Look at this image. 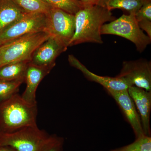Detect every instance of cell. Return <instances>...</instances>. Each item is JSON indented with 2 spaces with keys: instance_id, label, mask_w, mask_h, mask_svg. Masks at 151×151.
<instances>
[{
  "instance_id": "6da1fadb",
  "label": "cell",
  "mask_w": 151,
  "mask_h": 151,
  "mask_svg": "<svg viewBox=\"0 0 151 151\" xmlns=\"http://www.w3.org/2000/svg\"><path fill=\"white\" fill-rule=\"evenodd\" d=\"M74 16L75 30L68 47L86 42L103 44L102 27L116 19L111 11L97 5L85 6Z\"/></svg>"
},
{
  "instance_id": "7a4b0ae2",
  "label": "cell",
  "mask_w": 151,
  "mask_h": 151,
  "mask_svg": "<svg viewBox=\"0 0 151 151\" xmlns=\"http://www.w3.org/2000/svg\"><path fill=\"white\" fill-rule=\"evenodd\" d=\"M37 105L29 104L18 93L0 103V132L10 133L37 126Z\"/></svg>"
},
{
  "instance_id": "3957f363",
  "label": "cell",
  "mask_w": 151,
  "mask_h": 151,
  "mask_svg": "<svg viewBox=\"0 0 151 151\" xmlns=\"http://www.w3.org/2000/svg\"><path fill=\"white\" fill-rule=\"evenodd\" d=\"M50 36L46 32L27 35L0 46V67L22 61L30 62L37 48Z\"/></svg>"
},
{
  "instance_id": "277c9868",
  "label": "cell",
  "mask_w": 151,
  "mask_h": 151,
  "mask_svg": "<svg viewBox=\"0 0 151 151\" xmlns=\"http://www.w3.org/2000/svg\"><path fill=\"white\" fill-rule=\"evenodd\" d=\"M101 35L119 36L133 42L137 50L142 52L151 43V38L144 33L139 26L135 15L123 14L108 23L104 24L101 29Z\"/></svg>"
},
{
  "instance_id": "5b68a950",
  "label": "cell",
  "mask_w": 151,
  "mask_h": 151,
  "mask_svg": "<svg viewBox=\"0 0 151 151\" xmlns=\"http://www.w3.org/2000/svg\"><path fill=\"white\" fill-rule=\"evenodd\" d=\"M49 136L37 126L10 133L0 132V146H9L16 151H37Z\"/></svg>"
},
{
  "instance_id": "8992f818",
  "label": "cell",
  "mask_w": 151,
  "mask_h": 151,
  "mask_svg": "<svg viewBox=\"0 0 151 151\" xmlns=\"http://www.w3.org/2000/svg\"><path fill=\"white\" fill-rule=\"evenodd\" d=\"M47 15L25 13L0 34V46L24 36L46 32Z\"/></svg>"
},
{
  "instance_id": "52a82bcc",
  "label": "cell",
  "mask_w": 151,
  "mask_h": 151,
  "mask_svg": "<svg viewBox=\"0 0 151 151\" xmlns=\"http://www.w3.org/2000/svg\"><path fill=\"white\" fill-rule=\"evenodd\" d=\"M75 30V16L52 7L47 15L46 32L68 47Z\"/></svg>"
},
{
  "instance_id": "ba28073f",
  "label": "cell",
  "mask_w": 151,
  "mask_h": 151,
  "mask_svg": "<svg viewBox=\"0 0 151 151\" xmlns=\"http://www.w3.org/2000/svg\"><path fill=\"white\" fill-rule=\"evenodd\" d=\"M117 76L123 78L129 86H137L151 91L150 61L143 58L124 61Z\"/></svg>"
},
{
  "instance_id": "9c48e42d",
  "label": "cell",
  "mask_w": 151,
  "mask_h": 151,
  "mask_svg": "<svg viewBox=\"0 0 151 151\" xmlns=\"http://www.w3.org/2000/svg\"><path fill=\"white\" fill-rule=\"evenodd\" d=\"M67 48L59 40L50 36L37 48L29 63L37 66L52 69L55 66L56 58Z\"/></svg>"
},
{
  "instance_id": "30bf717a",
  "label": "cell",
  "mask_w": 151,
  "mask_h": 151,
  "mask_svg": "<svg viewBox=\"0 0 151 151\" xmlns=\"http://www.w3.org/2000/svg\"><path fill=\"white\" fill-rule=\"evenodd\" d=\"M107 92L116 101L126 121L132 127L136 138L145 135L139 115L128 90Z\"/></svg>"
},
{
  "instance_id": "8fae6325",
  "label": "cell",
  "mask_w": 151,
  "mask_h": 151,
  "mask_svg": "<svg viewBox=\"0 0 151 151\" xmlns=\"http://www.w3.org/2000/svg\"><path fill=\"white\" fill-rule=\"evenodd\" d=\"M68 61L72 67L81 71L85 78L89 81L100 84L105 88L106 92L124 91L128 90L129 87L123 78L118 76H101L92 73L73 55H68Z\"/></svg>"
},
{
  "instance_id": "7c38bea8",
  "label": "cell",
  "mask_w": 151,
  "mask_h": 151,
  "mask_svg": "<svg viewBox=\"0 0 151 151\" xmlns=\"http://www.w3.org/2000/svg\"><path fill=\"white\" fill-rule=\"evenodd\" d=\"M128 92L139 115L144 134L151 136V91L132 86L128 88Z\"/></svg>"
},
{
  "instance_id": "4fadbf2b",
  "label": "cell",
  "mask_w": 151,
  "mask_h": 151,
  "mask_svg": "<svg viewBox=\"0 0 151 151\" xmlns=\"http://www.w3.org/2000/svg\"><path fill=\"white\" fill-rule=\"evenodd\" d=\"M49 68L40 67L29 62L28 65L24 81L26 87L22 97L31 105H37L36 100V92L41 81L52 70Z\"/></svg>"
},
{
  "instance_id": "5bb4252c",
  "label": "cell",
  "mask_w": 151,
  "mask_h": 151,
  "mask_svg": "<svg viewBox=\"0 0 151 151\" xmlns=\"http://www.w3.org/2000/svg\"><path fill=\"white\" fill-rule=\"evenodd\" d=\"M25 13L13 0H0V34Z\"/></svg>"
},
{
  "instance_id": "9a60e30c",
  "label": "cell",
  "mask_w": 151,
  "mask_h": 151,
  "mask_svg": "<svg viewBox=\"0 0 151 151\" xmlns=\"http://www.w3.org/2000/svg\"><path fill=\"white\" fill-rule=\"evenodd\" d=\"M29 62L22 61L9 63L0 67V81L24 80Z\"/></svg>"
},
{
  "instance_id": "2e32d148",
  "label": "cell",
  "mask_w": 151,
  "mask_h": 151,
  "mask_svg": "<svg viewBox=\"0 0 151 151\" xmlns=\"http://www.w3.org/2000/svg\"><path fill=\"white\" fill-rule=\"evenodd\" d=\"M24 12L47 15L52 7L45 0H13Z\"/></svg>"
},
{
  "instance_id": "e0dca14e",
  "label": "cell",
  "mask_w": 151,
  "mask_h": 151,
  "mask_svg": "<svg viewBox=\"0 0 151 151\" xmlns=\"http://www.w3.org/2000/svg\"><path fill=\"white\" fill-rule=\"evenodd\" d=\"M149 0H109L106 8L109 10L121 9L135 15L142 6Z\"/></svg>"
},
{
  "instance_id": "ac0fdd59",
  "label": "cell",
  "mask_w": 151,
  "mask_h": 151,
  "mask_svg": "<svg viewBox=\"0 0 151 151\" xmlns=\"http://www.w3.org/2000/svg\"><path fill=\"white\" fill-rule=\"evenodd\" d=\"M52 7L60 9L68 13L75 15L84 7L79 0H45Z\"/></svg>"
},
{
  "instance_id": "d6986e66",
  "label": "cell",
  "mask_w": 151,
  "mask_h": 151,
  "mask_svg": "<svg viewBox=\"0 0 151 151\" xmlns=\"http://www.w3.org/2000/svg\"><path fill=\"white\" fill-rule=\"evenodd\" d=\"M108 151H151V136L142 135L129 145Z\"/></svg>"
},
{
  "instance_id": "ffe728a7",
  "label": "cell",
  "mask_w": 151,
  "mask_h": 151,
  "mask_svg": "<svg viewBox=\"0 0 151 151\" xmlns=\"http://www.w3.org/2000/svg\"><path fill=\"white\" fill-rule=\"evenodd\" d=\"M24 80L0 81V103L18 93L20 85Z\"/></svg>"
},
{
  "instance_id": "44dd1931",
  "label": "cell",
  "mask_w": 151,
  "mask_h": 151,
  "mask_svg": "<svg viewBox=\"0 0 151 151\" xmlns=\"http://www.w3.org/2000/svg\"><path fill=\"white\" fill-rule=\"evenodd\" d=\"M64 139L56 135H49L37 151H62Z\"/></svg>"
},
{
  "instance_id": "7402d4cb",
  "label": "cell",
  "mask_w": 151,
  "mask_h": 151,
  "mask_svg": "<svg viewBox=\"0 0 151 151\" xmlns=\"http://www.w3.org/2000/svg\"><path fill=\"white\" fill-rule=\"evenodd\" d=\"M137 22L142 20L151 21V1L145 3L135 15Z\"/></svg>"
},
{
  "instance_id": "603a6c76",
  "label": "cell",
  "mask_w": 151,
  "mask_h": 151,
  "mask_svg": "<svg viewBox=\"0 0 151 151\" xmlns=\"http://www.w3.org/2000/svg\"><path fill=\"white\" fill-rule=\"evenodd\" d=\"M138 22L141 29L146 32L147 35L151 38V21L142 20Z\"/></svg>"
},
{
  "instance_id": "cb8c5ba5",
  "label": "cell",
  "mask_w": 151,
  "mask_h": 151,
  "mask_svg": "<svg viewBox=\"0 0 151 151\" xmlns=\"http://www.w3.org/2000/svg\"><path fill=\"white\" fill-rule=\"evenodd\" d=\"M85 6L97 5L106 7L109 0H79Z\"/></svg>"
},
{
  "instance_id": "d4e9b609",
  "label": "cell",
  "mask_w": 151,
  "mask_h": 151,
  "mask_svg": "<svg viewBox=\"0 0 151 151\" xmlns=\"http://www.w3.org/2000/svg\"><path fill=\"white\" fill-rule=\"evenodd\" d=\"M0 151H16L14 149L8 146H0Z\"/></svg>"
}]
</instances>
